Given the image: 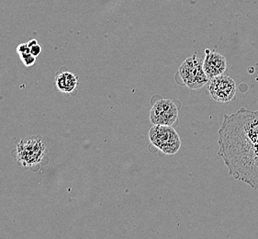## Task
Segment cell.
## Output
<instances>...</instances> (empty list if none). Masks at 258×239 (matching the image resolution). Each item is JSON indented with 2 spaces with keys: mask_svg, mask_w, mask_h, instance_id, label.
Listing matches in <instances>:
<instances>
[{
  "mask_svg": "<svg viewBox=\"0 0 258 239\" xmlns=\"http://www.w3.org/2000/svg\"><path fill=\"white\" fill-rule=\"evenodd\" d=\"M218 135V154L257 142L258 110L241 108L234 113L224 115Z\"/></svg>",
  "mask_w": 258,
  "mask_h": 239,
  "instance_id": "obj_1",
  "label": "cell"
},
{
  "mask_svg": "<svg viewBox=\"0 0 258 239\" xmlns=\"http://www.w3.org/2000/svg\"><path fill=\"white\" fill-rule=\"evenodd\" d=\"M55 85L57 89L62 93H71L78 87V78L75 74L63 71L57 75Z\"/></svg>",
  "mask_w": 258,
  "mask_h": 239,
  "instance_id": "obj_9",
  "label": "cell"
},
{
  "mask_svg": "<svg viewBox=\"0 0 258 239\" xmlns=\"http://www.w3.org/2000/svg\"><path fill=\"white\" fill-rule=\"evenodd\" d=\"M208 91L218 102H229L236 94V84L232 78L221 75L209 81Z\"/></svg>",
  "mask_w": 258,
  "mask_h": 239,
  "instance_id": "obj_7",
  "label": "cell"
},
{
  "mask_svg": "<svg viewBox=\"0 0 258 239\" xmlns=\"http://www.w3.org/2000/svg\"><path fill=\"white\" fill-rule=\"evenodd\" d=\"M17 52L22 55V54H26V53H30V47L28 45V42L27 43H21L20 44L18 48H17Z\"/></svg>",
  "mask_w": 258,
  "mask_h": 239,
  "instance_id": "obj_12",
  "label": "cell"
},
{
  "mask_svg": "<svg viewBox=\"0 0 258 239\" xmlns=\"http://www.w3.org/2000/svg\"><path fill=\"white\" fill-rule=\"evenodd\" d=\"M46 153V145L40 137H26L17 145V159L23 167L38 165Z\"/></svg>",
  "mask_w": 258,
  "mask_h": 239,
  "instance_id": "obj_4",
  "label": "cell"
},
{
  "mask_svg": "<svg viewBox=\"0 0 258 239\" xmlns=\"http://www.w3.org/2000/svg\"><path fill=\"white\" fill-rule=\"evenodd\" d=\"M235 180L258 190V141L219 154Z\"/></svg>",
  "mask_w": 258,
  "mask_h": 239,
  "instance_id": "obj_2",
  "label": "cell"
},
{
  "mask_svg": "<svg viewBox=\"0 0 258 239\" xmlns=\"http://www.w3.org/2000/svg\"><path fill=\"white\" fill-rule=\"evenodd\" d=\"M149 140L165 155L173 156L180 149V137L173 126L154 125L149 131Z\"/></svg>",
  "mask_w": 258,
  "mask_h": 239,
  "instance_id": "obj_3",
  "label": "cell"
},
{
  "mask_svg": "<svg viewBox=\"0 0 258 239\" xmlns=\"http://www.w3.org/2000/svg\"><path fill=\"white\" fill-rule=\"evenodd\" d=\"M178 75L181 83L190 89H202L210 80L203 69L202 61L196 55L186 58L182 63L178 69Z\"/></svg>",
  "mask_w": 258,
  "mask_h": 239,
  "instance_id": "obj_5",
  "label": "cell"
},
{
  "mask_svg": "<svg viewBox=\"0 0 258 239\" xmlns=\"http://www.w3.org/2000/svg\"><path fill=\"white\" fill-rule=\"evenodd\" d=\"M28 45L30 47V52H31L32 55H34L35 57H38L41 52V47L37 40H31L30 42H28Z\"/></svg>",
  "mask_w": 258,
  "mask_h": 239,
  "instance_id": "obj_10",
  "label": "cell"
},
{
  "mask_svg": "<svg viewBox=\"0 0 258 239\" xmlns=\"http://www.w3.org/2000/svg\"><path fill=\"white\" fill-rule=\"evenodd\" d=\"M178 118V108L171 99L156 101L150 110V121L154 125H176Z\"/></svg>",
  "mask_w": 258,
  "mask_h": 239,
  "instance_id": "obj_6",
  "label": "cell"
},
{
  "mask_svg": "<svg viewBox=\"0 0 258 239\" xmlns=\"http://www.w3.org/2000/svg\"><path fill=\"white\" fill-rule=\"evenodd\" d=\"M21 56V61L24 64V66L26 67H31L35 64L36 58L34 55H32L31 52L30 53H26V54H22L20 55Z\"/></svg>",
  "mask_w": 258,
  "mask_h": 239,
  "instance_id": "obj_11",
  "label": "cell"
},
{
  "mask_svg": "<svg viewBox=\"0 0 258 239\" xmlns=\"http://www.w3.org/2000/svg\"><path fill=\"white\" fill-rule=\"evenodd\" d=\"M202 65L210 79L223 75L227 69V61L225 57L219 52H211L209 50H206V55Z\"/></svg>",
  "mask_w": 258,
  "mask_h": 239,
  "instance_id": "obj_8",
  "label": "cell"
}]
</instances>
